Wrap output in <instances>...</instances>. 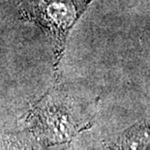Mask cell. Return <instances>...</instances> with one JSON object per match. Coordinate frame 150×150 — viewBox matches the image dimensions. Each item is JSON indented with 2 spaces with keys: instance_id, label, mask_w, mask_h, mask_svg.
I'll use <instances>...</instances> for the list:
<instances>
[{
  "instance_id": "2",
  "label": "cell",
  "mask_w": 150,
  "mask_h": 150,
  "mask_svg": "<svg viewBox=\"0 0 150 150\" xmlns=\"http://www.w3.org/2000/svg\"><path fill=\"white\" fill-rule=\"evenodd\" d=\"M150 142V130L145 126H137L124 136L122 150H145Z\"/></svg>"
},
{
  "instance_id": "1",
  "label": "cell",
  "mask_w": 150,
  "mask_h": 150,
  "mask_svg": "<svg viewBox=\"0 0 150 150\" xmlns=\"http://www.w3.org/2000/svg\"><path fill=\"white\" fill-rule=\"evenodd\" d=\"M86 3L87 0H43L38 4L34 14L52 33L60 50L69 29L83 11Z\"/></svg>"
}]
</instances>
